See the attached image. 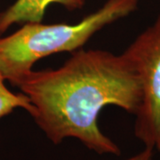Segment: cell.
<instances>
[{
	"label": "cell",
	"instance_id": "cell-1",
	"mask_svg": "<svg viewBox=\"0 0 160 160\" xmlns=\"http://www.w3.org/2000/svg\"><path fill=\"white\" fill-rule=\"evenodd\" d=\"M17 87L29 98L35 122L52 142L76 138L101 155L121 153L98 126L101 110L114 105L135 114L142 99L139 78L123 53L103 50L75 51L62 67L32 70Z\"/></svg>",
	"mask_w": 160,
	"mask_h": 160
},
{
	"label": "cell",
	"instance_id": "cell-2",
	"mask_svg": "<svg viewBox=\"0 0 160 160\" xmlns=\"http://www.w3.org/2000/svg\"><path fill=\"white\" fill-rule=\"evenodd\" d=\"M139 0H108L102 7L76 24L29 22L0 38V73L12 86L32 71L42 58L81 48L103 27L136 10Z\"/></svg>",
	"mask_w": 160,
	"mask_h": 160
},
{
	"label": "cell",
	"instance_id": "cell-3",
	"mask_svg": "<svg viewBox=\"0 0 160 160\" xmlns=\"http://www.w3.org/2000/svg\"><path fill=\"white\" fill-rule=\"evenodd\" d=\"M137 74L141 103L134 134L145 147L160 149V14L123 52Z\"/></svg>",
	"mask_w": 160,
	"mask_h": 160
},
{
	"label": "cell",
	"instance_id": "cell-4",
	"mask_svg": "<svg viewBox=\"0 0 160 160\" xmlns=\"http://www.w3.org/2000/svg\"><path fill=\"white\" fill-rule=\"evenodd\" d=\"M52 3L60 4L72 11L81 9L85 0H16L14 4L0 12V35L13 24L42 22L46 7Z\"/></svg>",
	"mask_w": 160,
	"mask_h": 160
},
{
	"label": "cell",
	"instance_id": "cell-5",
	"mask_svg": "<svg viewBox=\"0 0 160 160\" xmlns=\"http://www.w3.org/2000/svg\"><path fill=\"white\" fill-rule=\"evenodd\" d=\"M5 78L0 73V118L12 113L16 108L25 109L32 118L36 109L25 93H14L5 85Z\"/></svg>",
	"mask_w": 160,
	"mask_h": 160
},
{
	"label": "cell",
	"instance_id": "cell-6",
	"mask_svg": "<svg viewBox=\"0 0 160 160\" xmlns=\"http://www.w3.org/2000/svg\"><path fill=\"white\" fill-rule=\"evenodd\" d=\"M153 150L154 149H152V148L145 147V149H143L142 151H141L140 153L128 158L127 160H152Z\"/></svg>",
	"mask_w": 160,
	"mask_h": 160
},
{
	"label": "cell",
	"instance_id": "cell-7",
	"mask_svg": "<svg viewBox=\"0 0 160 160\" xmlns=\"http://www.w3.org/2000/svg\"><path fill=\"white\" fill-rule=\"evenodd\" d=\"M159 151H160V149H159Z\"/></svg>",
	"mask_w": 160,
	"mask_h": 160
}]
</instances>
